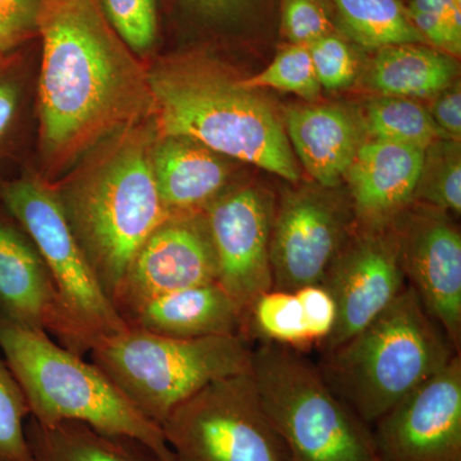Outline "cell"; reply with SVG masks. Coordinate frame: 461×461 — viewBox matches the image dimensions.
<instances>
[{"label": "cell", "mask_w": 461, "mask_h": 461, "mask_svg": "<svg viewBox=\"0 0 461 461\" xmlns=\"http://www.w3.org/2000/svg\"><path fill=\"white\" fill-rule=\"evenodd\" d=\"M39 30L41 132L48 156L76 157L151 105L148 76L98 0H42Z\"/></svg>", "instance_id": "6da1fadb"}, {"label": "cell", "mask_w": 461, "mask_h": 461, "mask_svg": "<svg viewBox=\"0 0 461 461\" xmlns=\"http://www.w3.org/2000/svg\"><path fill=\"white\" fill-rule=\"evenodd\" d=\"M163 138L190 139L287 181L300 178L284 126L253 90L200 63H175L148 76Z\"/></svg>", "instance_id": "7a4b0ae2"}, {"label": "cell", "mask_w": 461, "mask_h": 461, "mask_svg": "<svg viewBox=\"0 0 461 461\" xmlns=\"http://www.w3.org/2000/svg\"><path fill=\"white\" fill-rule=\"evenodd\" d=\"M460 354L411 286L353 338L324 351V381L371 427Z\"/></svg>", "instance_id": "3957f363"}, {"label": "cell", "mask_w": 461, "mask_h": 461, "mask_svg": "<svg viewBox=\"0 0 461 461\" xmlns=\"http://www.w3.org/2000/svg\"><path fill=\"white\" fill-rule=\"evenodd\" d=\"M0 353L25 393L32 420L41 424L81 421L109 435L136 439L160 461H173L162 427L145 417L83 355L67 350L47 333L3 318Z\"/></svg>", "instance_id": "277c9868"}, {"label": "cell", "mask_w": 461, "mask_h": 461, "mask_svg": "<svg viewBox=\"0 0 461 461\" xmlns=\"http://www.w3.org/2000/svg\"><path fill=\"white\" fill-rule=\"evenodd\" d=\"M59 200L111 300L149 236L171 218L158 190L151 154L139 142L122 145Z\"/></svg>", "instance_id": "5b68a950"}, {"label": "cell", "mask_w": 461, "mask_h": 461, "mask_svg": "<svg viewBox=\"0 0 461 461\" xmlns=\"http://www.w3.org/2000/svg\"><path fill=\"white\" fill-rule=\"evenodd\" d=\"M250 375L293 461H379L371 427L302 351L260 342L251 354Z\"/></svg>", "instance_id": "8992f818"}, {"label": "cell", "mask_w": 461, "mask_h": 461, "mask_svg": "<svg viewBox=\"0 0 461 461\" xmlns=\"http://www.w3.org/2000/svg\"><path fill=\"white\" fill-rule=\"evenodd\" d=\"M99 366L158 426L212 382L250 372V342L241 335L173 339L129 327L89 351Z\"/></svg>", "instance_id": "52a82bcc"}, {"label": "cell", "mask_w": 461, "mask_h": 461, "mask_svg": "<svg viewBox=\"0 0 461 461\" xmlns=\"http://www.w3.org/2000/svg\"><path fill=\"white\" fill-rule=\"evenodd\" d=\"M0 200L50 272L65 321L63 348L84 355L98 339L129 329L96 277L56 194L38 180L21 178L0 186Z\"/></svg>", "instance_id": "ba28073f"}, {"label": "cell", "mask_w": 461, "mask_h": 461, "mask_svg": "<svg viewBox=\"0 0 461 461\" xmlns=\"http://www.w3.org/2000/svg\"><path fill=\"white\" fill-rule=\"evenodd\" d=\"M160 427L173 461H293L250 372L212 382Z\"/></svg>", "instance_id": "9c48e42d"}, {"label": "cell", "mask_w": 461, "mask_h": 461, "mask_svg": "<svg viewBox=\"0 0 461 461\" xmlns=\"http://www.w3.org/2000/svg\"><path fill=\"white\" fill-rule=\"evenodd\" d=\"M379 461H461V357L372 426Z\"/></svg>", "instance_id": "30bf717a"}, {"label": "cell", "mask_w": 461, "mask_h": 461, "mask_svg": "<svg viewBox=\"0 0 461 461\" xmlns=\"http://www.w3.org/2000/svg\"><path fill=\"white\" fill-rule=\"evenodd\" d=\"M369 229L348 242L330 264L323 285L335 300L336 326L321 350L353 338L387 308L406 287L395 229Z\"/></svg>", "instance_id": "8fae6325"}, {"label": "cell", "mask_w": 461, "mask_h": 461, "mask_svg": "<svg viewBox=\"0 0 461 461\" xmlns=\"http://www.w3.org/2000/svg\"><path fill=\"white\" fill-rule=\"evenodd\" d=\"M217 259V282L245 309L273 288L271 202L245 187L223 194L203 212Z\"/></svg>", "instance_id": "7c38bea8"}, {"label": "cell", "mask_w": 461, "mask_h": 461, "mask_svg": "<svg viewBox=\"0 0 461 461\" xmlns=\"http://www.w3.org/2000/svg\"><path fill=\"white\" fill-rule=\"evenodd\" d=\"M217 278V259L204 214L178 215L149 236L112 302L124 321L149 300Z\"/></svg>", "instance_id": "4fadbf2b"}, {"label": "cell", "mask_w": 461, "mask_h": 461, "mask_svg": "<svg viewBox=\"0 0 461 461\" xmlns=\"http://www.w3.org/2000/svg\"><path fill=\"white\" fill-rule=\"evenodd\" d=\"M400 260L429 317L457 351L461 345V236L439 209L409 215L396 227Z\"/></svg>", "instance_id": "5bb4252c"}, {"label": "cell", "mask_w": 461, "mask_h": 461, "mask_svg": "<svg viewBox=\"0 0 461 461\" xmlns=\"http://www.w3.org/2000/svg\"><path fill=\"white\" fill-rule=\"evenodd\" d=\"M348 217L336 200L318 194L288 196L273 215V288L320 285L346 244Z\"/></svg>", "instance_id": "9a60e30c"}, {"label": "cell", "mask_w": 461, "mask_h": 461, "mask_svg": "<svg viewBox=\"0 0 461 461\" xmlns=\"http://www.w3.org/2000/svg\"><path fill=\"white\" fill-rule=\"evenodd\" d=\"M0 215V318L47 333L63 345L66 326L56 287L23 227Z\"/></svg>", "instance_id": "2e32d148"}, {"label": "cell", "mask_w": 461, "mask_h": 461, "mask_svg": "<svg viewBox=\"0 0 461 461\" xmlns=\"http://www.w3.org/2000/svg\"><path fill=\"white\" fill-rule=\"evenodd\" d=\"M427 150L393 142L360 144L345 178L354 209L368 229L387 226L414 200Z\"/></svg>", "instance_id": "e0dca14e"}, {"label": "cell", "mask_w": 461, "mask_h": 461, "mask_svg": "<svg viewBox=\"0 0 461 461\" xmlns=\"http://www.w3.org/2000/svg\"><path fill=\"white\" fill-rule=\"evenodd\" d=\"M124 321L131 329L173 339L242 336V311L218 282L149 300Z\"/></svg>", "instance_id": "ac0fdd59"}, {"label": "cell", "mask_w": 461, "mask_h": 461, "mask_svg": "<svg viewBox=\"0 0 461 461\" xmlns=\"http://www.w3.org/2000/svg\"><path fill=\"white\" fill-rule=\"evenodd\" d=\"M151 166L171 217L203 213L220 198L229 177L217 153L185 138H163L151 154Z\"/></svg>", "instance_id": "d6986e66"}, {"label": "cell", "mask_w": 461, "mask_h": 461, "mask_svg": "<svg viewBox=\"0 0 461 461\" xmlns=\"http://www.w3.org/2000/svg\"><path fill=\"white\" fill-rule=\"evenodd\" d=\"M288 138L306 171L324 189L341 184L357 149V123L344 109L295 107L286 114Z\"/></svg>", "instance_id": "ffe728a7"}, {"label": "cell", "mask_w": 461, "mask_h": 461, "mask_svg": "<svg viewBox=\"0 0 461 461\" xmlns=\"http://www.w3.org/2000/svg\"><path fill=\"white\" fill-rule=\"evenodd\" d=\"M32 461H160L136 439L109 435L81 421H26Z\"/></svg>", "instance_id": "44dd1931"}, {"label": "cell", "mask_w": 461, "mask_h": 461, "mask_svg": "<svg viewBox=\"0 0 461 461\" xmlns=\"http://www.w3.org/2000/svg\"><path fill=\"white\" fill-rule=\"evenodd\" d=\"M456 75L453 58L424 44L382 48L373 60L371 83L384 96L429 98L450 86Z\"/></svg>", "instance_id": "7402d4cb"}, {"label": "cell", "mask_w": 461, "mask_h": 461, "mask_svg": "<svg viewBox=\"0 0 461 461\" xmlns=\"http://www.w3.org/2000/svg\"><path fill=\"white\" fill-rule=\"evenodd\" d=\"M344 32L366 48L426 44L399 0H333Z\"/></svg>", "instance_id": "603a6c76"}, {"label": "cell", "mask_w": 461, "mask_h": 461, "mask_svg": "<svg viewBox=\"0 0 461 461\" xmlns=\"http://www.w3.org/2000/svg\"><path fill=\"white\" fill-rule=\"evenodd\" d=\"M242 336L297 351L313 346L295 291L271 290L259 294L242 314Z\"/></svg>", "instance_id": "cb8c5ba5"}, {"label": "cell", "mask_w": 461, "mask_h": 461, "mask_svg": "<svg viewBox=\"0 0 461 461\" xmlns=\"http://www.w3.org/2000/svg\"><path fill=\"white\" fill-rule=\"evenodd\" d=\"M366 127L375 140L429 150L442 135L429 112L411 99L384 96L368 107Z\"/></svg>", "instance_id": "d4e9b609"}, {"label": "cell", "mask_w": 461, "mask_h": 461, "mask_svg": "<svg viewBox=\"0 0 461 461\" xmlns=\"http://www.w3.org/2000/svg\"><path fill=\"white\" fill-rule=\"evenodd\" d=\"M240 84L250 90L269 87L287 91L309 100L317 98L321 87L309 48L294 44L282 50L260 74L240 81Z\"/></svg>", "instance_id": "484cf974"}, {"label": "cell", "mask_w": 461, "mask_h": 461, "mask_svg": "<svg viewBox=\"0 0 461 461\" xmlns=\"http://www.w3.org/2000/svg\"><path fill=\"white\" fill-rule=\"evenodd\" d=\"M29 403L0 353V461H32L26 437Z\"/></svg>", "instance_id": "4316f807"}, {"label": "cell", "mask_w": 461, "mask_h": 461, "mask_svg": "<svg viewBox=\"0 0 461 461\" xmlns=\"http://www.w3.org/2000/svg\"><path fill=\"white\" fill-rule=\"evenodd\" d=\"M406 11L426 42L450 56H459L461 0H412Z\"/></svg>", "instance_id": "83f0119b"}, {"label": "cell", "mask_w": 461, "mask_h": 461, "mask_svg": "<svg viewBox=\"0 0 461 461\" xmlns=\"http://www.w3.org/2000/svg\"><path fill=\"white\" fill-rule=\"evenodd\" d=\"M109 25L136 53L153 47L157 36L156 0H100Z\"/></svg>", "instance_id": "f1b7e54d"}, {"label": "cell", "mask_w": 461, "mask_h": 461, "mask_svg": "<svg viewBox=\"0 0 461 461\" xmlns=\"http://www.w3.org/2000/svg\"><path fill=\"white\" fill-rule=\"evenodd\" d=\"M441 165L433 166L429 171L423 168L414 199L429 203L433 208L444 212L461 213V165L459 151H453L439 159Z\"/></svg>", "instance_id": "f546056e"}, {"label": "cell", "mask_w": 461, "mask_h": 461, "mask_svg": "<svg viewBox=\"0 0 461 461\" xmlns=\"http://www.w3.org/2000/svg\"><path fill=\"white\" fill-rule=\"evenodd\" d=\"M318 83L326 89H339L353 83L357 62L350 48L339 36L329 33L308 45Z\"/></svg>", "instance_id": "4dcf8cb0"}, {"label": "cell", "mask_w": 461, "mask_h": 461, "mask_svg": "<svg viewBox=\"0 0 461 461\" xmlns=\"http://www.w3.org/2000/svg\"><path fill=\"white\" fill-rule=\"evenodd\" d=\"M282 20L284 32L294 45L308 47L332 33L329 14L320 0H286Z\"/></svg>", "instance_id": "1f68e13d"}, {"label": "cell", "mask_w": 461, "mask_h": 461, "mask_svg": "<svg viewBox=\"0 0 461 461\" xmlns=\"http://www.w3.org/2000/svg\"><path fill=\"white\" fill-rule=\"evenodd\" d=\"M295 294L302 305L312 341L321 348L335 329L338 320L335 300L321 284L297 288Z\"/></svg>", "instance_id": "d6a6232c"}, {"label": "cell", "mask_w": 461, "mask_h": 461, "mask_svg": "<svg viewBox=\"0 0 461 461\" xmlns=\"http://www.w3.org/2000/svg\"><path fill=\"white\" fill-rule=\"evenodd\" d=\"M42 0H0V53L14 50L39 30Z\"/></svg>", "instance_id": "836d02e7"}, {"label": "cell", "mask_w": 461, "mask_h": 461, "mask_svg": "<svg viewBox=\"0 0 461 461\" xmlns=\"http://www.w3.org/2000/svg\"><path fill=\"white\" fill-rule=\"evenodd\" d=\"M429 114L442 132L459 140L461 135L460 85H455L451 89L448 86L447 89L439 93L438 98L430 108Z\"/></svg>", "instance_id": "e575fe53"}, {"label": "cell", "mask_w": 461, "mask_h": 461, "mask_svg": "<svg viewBox=\"0 0 461 461\" xmlns=\"http://www.w3.org/2000/svg\"><path fill=\"white\" fill-rule=\"evenodd\" d=\"M20 90L9 77H0V141L3 140L16 117Z\"/></svg>", "instance_id": "d590c367"}, {"label": "cell", "mask_w": 461, "mask_h": 461, "mask_svg": "<svg viewBox=\"0 0 461 461\" xmlns=\"http://www.w3.org/2000/svg\"><path fill=\"white\" fill-rule=\"evenodd\" d=\"M190 2L209 14H222L239 5L242 0H190Z\"/></svg>", "instance_id": "8d00e7d4"}, {"label": "cell", "mask_w": 461, "mask_h": 461, "mask_svg": "<svg viewBox=\"0 0 461 461\" xmlns=\"http://www.w3.org/2000/svg\"><path fill=\"white\" fill-rule=\"evenodd\" d=\"M0 56H2V53H0Z\"/></svg>", "instance_id": "74e56055"}]
</instances>
